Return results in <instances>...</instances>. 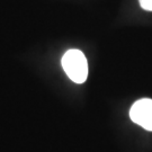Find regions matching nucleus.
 <instances>
[{"label": "nucleus", "mask_w": 152, "mask_h": 152, "mask_svg": "<svg viewBox=\"0 0 152 152\" xmlns=\"http://www.w3.org/2000/svg\"><path fill=\"white\" fill-rule=\"evenodd\" d=\"M62 68L66 76L76 83H83L88 77V63L80 50L66 51L62 58Z\"/></svg>", "instance_id": "obj_1"}, {"label": "nucleus", "mask_w": 152, "mask_h": 152, "mask_svg": "<svg viewBox=\"0 0 152 152\" xmlns=\"http://www.w3.org/2000/svg\"><path fill=\"white\" fill-rule=\"evenodd\" d=\"M130 117L144 130L152 131V99L144 98L135 102L131 107Z\"/></svg>", "instance_id": "obj_2"}, {"label": "nucleus", "mask_w": 152, "mask_h": 152, "mask_svg": "<svg viewBox=\"0 0 152 152\" xmlns=\"http://www.w3.org/2000/svg\"><path fill=\"white\" fill-rule=\"evenodd\" d=\"M139 2L144 10L152 11V0H139Z\"/></svg>", "instance_id": "obj_3"}]
</instances>
